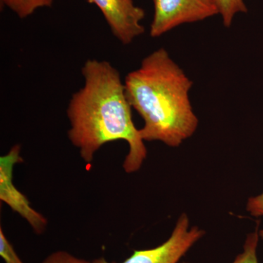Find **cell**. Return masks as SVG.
<instances>
[{
    "mask_svg": "<svg viewBox=\"0 0 263 263\" xmlns=\"http://www.w3.org/2000/svg\"><path fill=\"white\" fill-rule=\"evenodd\" d=\"M84 86L72 94L67 109L69 140L81 158L91 163L103 145L124 141L129 152L123 168L127 174L141 168L147 156L144 141L135 125L124 81L107 61L88 60L81 69Z\"/></svg>",
    "mask_w": 263,
    "mask_h": 263,
    "instance_id": "obj_1",
    "label": "cell"
},
{
    "mask_svg": "<svg viewBox=\"0 0 263 263\" xmlns=\"http://www.w3.org/2000/svg\"><path fill=\"white\" fill-rule=\"evenodd\" d=\"M124 83L128 101L144 122L139 129L143 141L178 147L197 130L190 99L193 81L164 48L145 57Z\"/></svg>",
    "mask_w": 263,
    "mask_h": 263,
    "instance_id": "obj_2",
    "label": "cell"
},
{
    "mask_svg": "<svg viewBox=\"0 0 263 263\" xmlns=\"http://www.w3.org/2000/svg\"><path fill=\"white\" fill-rule=\"evenodd\" d=\"M199 227H190L186 213L180 215L168 239L155 248L135 250L130 257L120 263H179L189 250L205 235ZM91 263L110 262L104 257L95 259Z\"/></svg>",
    "mask_w": 263,
    "mask_h": 263,
    "instance_id": "obj_3",
    "label": "cell"
},
{
    "mask_svg": "<svg viewBox=\"0 0 263 263\" xmlns=\"http://www.w3.org/2000/svg\"><path fill=\"white\" fill-rule=\"evenodd\" d=\"M150 35L158 37L183 24L201 22L219 14L213 0H153Z\"/></svg>",
    "mask_w": 263,
    "mask_h": 263,
    "instance_id": "obj_4",
    "label": "cell"
},
{
    "mask_svg": "<svg viewBox=\"0 0 263 263\" xmlns=\"http://www.w3.org/2000/svg\"><path fill=\"white\" fill-rule=\"evenodd\" d=\"M21 151L20 145H15L0 157V200L25 219L36 234L41 235L46 229L47 219L31 206L27 197L13 181L15 166L24 162Z\"/></svg>",
    "mask_w": 263,
    "mask_h": 263,
    "instance_id": "obj_5",
    "label": "cell"
},
{
    "mask_svg": "<svg viewBox=\"0 0 263 263\" xmlns=\"http://www.w3.org/2000/svg\"><path fill=\"white\" fill-rule=\"evenodd\" d=\"M101 11L114 37L124 45L130 44L145 32L141 24L146 13L133 0H89Z\"/></svg>",
    "mask_w": 263,
    "mask_h": 263,
    "instance_id": "obj_6",
    "label": "cell"
},
{
    "mask_svg": "<svg viewBox=\"0 0 263 263\" xmlns=\"http://www.w3.org/2000/svg\"><path fill=\"white\" fill-rule=\"evenodd\" d=\"M55 0H0L3 7L9 8L20 18H26L36 10L50 8Z\"/></svg>",
    "mask_w": 263,
    "mask_h": 263,
    "instance_id": "obj_7",
    "label": "cell"
},
{
    "mask_svg": "<svg viewBox=\"0 0 263 263\" xmlns=\"http://www.w3.org/2000/svg\"><path fill=\"white\" fill-rule=\"evenodd\" d=\"M222 18L224 27H230L235 15L247 13V8L243 0H213Z\"/></svg>",
    "mask_w": 263,
    "mask_h": 263,
    "instance_id": "obj_8",
    "label": "cell"
},
{
    "mask_svg": "<svg viewBox=\"0 0 263 263\" xmlns=\"http://www.w3.org/2000/svg\"><path fill=\"white\" fill-rule=\"evenodd\" d=\"M258 227L259 224H257L255 231L247 235L243 251L235 257L233 263H259L257 252L259 238Z\"/></svg>",
    "mask_w": 263,
    "mask_h": 263,
    "instance_id": "obj_9",
    "label": "cell"
},
{
    "mask_svg": "<svg viewBox=\"0 0 263 263\" xmlns=\"http://www.w3.org/2000/svg\"><path fill=\"white\" fill-rule=\"evenodd\" d=\"M0 256L5 263H24L15 252L13 245L5 236L3 228H0Z\"/></svg>",
    "mask_w": 263,
    "mask_h": 263,
    "instance_id": "obj_10",
    "label": "cell"
},
{
    "mask_svg": "<svg viewBox=\"0 0 263 263\" xmlns=\"http://www.w3.org/2000/svg\"><path fill=\"white\" fill-rule=\"evenodd\" d=\"M41 263H91L86 259L79 258L65 251H57L48 256Z\"/></svg>",
    "mask_w": 263,
    "mask_h": 263,
    "instance_id": "obj_11",
    "label": "cell"
},
{
    "mask_svg": "<svg viewBox=\"0 0 263 263\" xmlns=\"http://www.w3.org/2000/svg\"><path fill=\"white\" fill-rule=\"evenodd\" d=\"M247 211L252 216H263V193L249 198L247 203Z\"/></svg>",
    "mask_w": 263,
    "mask_h": 263,
    "instance_id": "obj_12",
    "label": "cell"
},
{
    "mask_svg": "<svg viewBox=\"0 0 263 263\" xmlns=\"http://www.w3.org/2000/svg\"><path fill=\"white\" fill-rule=\"evenodd\" d=\"M259 238H262V239L263 240V229L259 230Z\"/></svg>",
    "mask_w": 263,
    "mask_h": 263,
    "instance_id": "obj_13",
    "label": "cell"
}]
</instances>
